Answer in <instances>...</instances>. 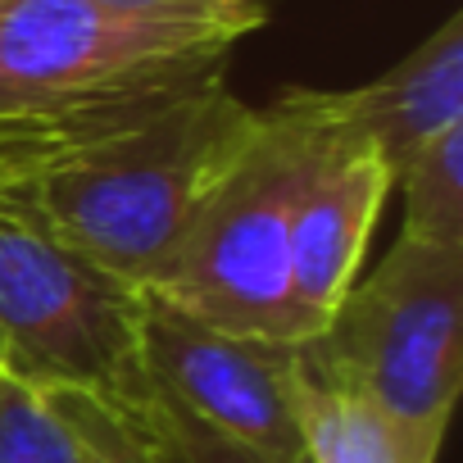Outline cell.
Here are the masks:
<instances>
[{"mask_svg": "<svg viewBox=\"0 0 463 463\" xmlns=\"http://www.w3.org/2000/svg\"><path fill=\"white\" fill-rule=\"evenodd\" d=\"M241 37L105 0H0V186L222 82Z\"/></svg>", "mask_w": 463, "mask_h": 463, "instance_id": "obj_1", "label": "cell"}, {"mask_svg": "<svg viewBox=\"0 0 463 463\" xmlns=\"http://www.w3.org/2000/svg\"><path fill=\"white\" fill-rule=\"evenodd\" d=\"M255 118L260 109L227 82H209L14 191L82 260L155 291L200 200L246 150Z\"/></svg>", "mask_w": 463, "mask_h": 463, "instance_id": "obj_2", "label": "cell"}, {"mask_svg": "<svg viewBox=\"0 0 463 463\" xmlns=\"http://www.w3.org/2000/svg\"><path fill=\"white\" fill-rule=\"evenodd\" d=\"M309 137V96L287 87L260 109L246 150L200 200L155 296L232 336L305 341L291 300V204Z\"/></svg>", "mask_w": 463, "mask_h": 463, "instance_id": "obj_3", "label": "cell"}, {"mask_svg": "<svg viewBox=\"0 0 463 463\" xmlns=\"http://www.w3.org/2000/svg\"><path fill=\"white\" fill-rule=\"evenodd\" d=\"M141 314V287L64 246L24 191H0V368L10 377L137 409L155 395Z\"/></svg>", "mask_w": 463, "mask_h": 463, "instance_id": "obj_4", "label": "cell"}, {"mask_svg": "<svg viewBox=\"0 0 463 463\" xmlns=\"http://www.w3.org/2000/svg\"><path fill=\"white\" fill-rule=\"evenodd\" d=\"M300 354L386 413L445 431L463 386V246L395 237Z\"/></svg>", "mask_w": 463, "mask_h": 463, "instance_id": "obj_5", "label": "cell"}, {"mask_svg": "<svg viewBox=\"0 0 463 463\" xmlns=\"http://www.w3.org/2000/svg\"><path fill=\"white\" fill-rule=\"evenodd\" d=\"M141 364L150 391L246 440L269 458H300V345L218 332L146 291Z\"/></svg>", "mask_w": 463, "mask_h": 463, "instance_id": "obj_6", "label": "cell"}, {"mask_svg": "<svg viewBox=\"0 0 463 463\" xmlns=\"http://www.w3.org/2000/svg\"><path fill=\"white\" fill-rule=\"evenodd\" d=\"M305 96L314 137L291 204V300L309 341L327 327L341 296L354 287L395 177L373 141L341 114L336 91L305 87Z\"/></svg>", "mask_w": 463, "mask_h": 463, "instance_id": "obj_7", "label": "cell"}, {"mask_svg": "<svg viewBox=\"0 0 463 463\" xmlns=\"http://www.w3.org/2000/svg\"><path fill=\"white\" fill-rule=\"evenodd\" d=\"M336 105L395 177L422 146L463 123V14H449L382 78L336 91Z\"/></svg>", "mask_w": 463, "mask_h": 463, "instance_id": "obj_8", "label": "cell"}, {"mask_svg": "<svg viewBox=\"0 0 463 463\" xmlns=\"http://www.w3.org/2000/svg\"><path fill=\"white\" fill-rule=\"evenodd\" d=\"M300 431L309 463H436L445 431L413 427L323 377L300 354Z\"/></svg>", "mask_w": 463, "mask_h": 463, "instance_id": "obj_9", "label": "cell"}, {"mask_svg": "<svg viewBox=\"0 0 463 463\" xmlns=\"http://www.w3.org/2000/svg\"><path fill=\"white\" fill-rule=\"evenodd\" d=\"M404 227L400 237L427 246H463V123L422 146L400 173Z\"/></svg>", "mask_w": 463, "mask_h": 463, "instance_id": "obj_10", "label": "cell"}, {"mask_svg": "<svg viewBox=\"0 0 463 463\" xmlns=\"http://www.w3.org/2000/svg\"><path fill=\"white\" fill-rule=\"evenodd\" d=\"M114 413L132 427V436L146 445V454L155 463H282V458H269V454L250 449L237 436L209 427L204 418L186 413L182 404H173L164 395H150L146 404L114 409ZM287 463H309V454L287 458Z\"/></svg>", "mask_w": 463, "mask_h": 463, "instance_id": "obj_11", "label": "cell"}, {"mask_svg": "<svg viewBox=\"0 0 463 463\" xmlns=\"http://www.w3.org/2000/svg\"><path fill=\"white\" fill-rule=\"evenodd\" d=\"M0 463H96L42 391L0 368Z\"/></svg>", "mask_w": 463, "mask_h": 463, "instance_id": "obj_12", "label": "cell"}, {"mask_svg": "<svg viewBox=\"0 0 463 463\" xmlns=\"http://www.w3.org/2000/svg\"><path fill=\"white\" fill-rule=\"evenodd\" d=\"M51 400V409L78 431V440L96 454V463H155L146 454V445L132 436V427L100 400L78 395V391H42Z\"/></svg>", "mask_w": 463, "mask_h": 463, "instance_id": "obj_13", "label": "cell"}, {"mask_svg": "<svg viewBox=\"0 0 463 463\" xmlns=\"http://www.w3.org/2000/svg\"><path fill=\"white\" fill-rule=\"evenodd\" d=\"M105 5L155 14V19H182V24H213L237 37H250L269 19L264 0H105Z\"/></svg>", "mask_w": 463, "mask_h": 463, "instance_id": "obj_14", "label": "cell"}]
</instances>
